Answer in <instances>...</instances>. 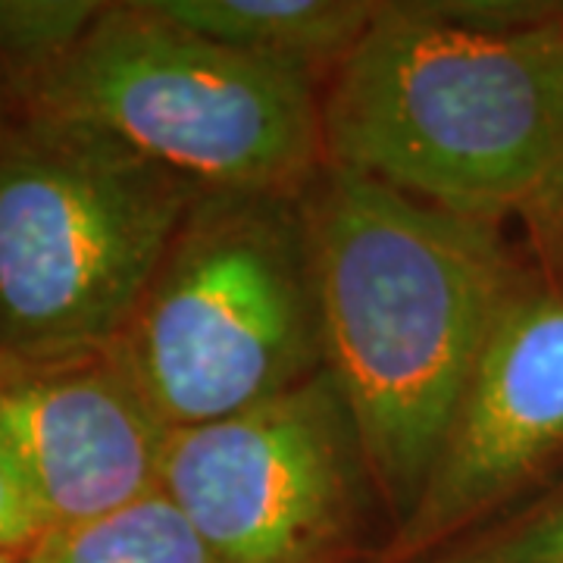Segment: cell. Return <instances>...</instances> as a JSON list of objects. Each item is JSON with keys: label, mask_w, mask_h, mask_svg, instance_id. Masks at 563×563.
<instances>
[{"label": "cell", "mask_w": 563, "mask_h": 563, "mask_svg": "<svg viewBox=\"0 0 563 563\" xmlns=\"http://www.w3.org/2000/svg\"><path fill=\"white\" fill-rule=\"evenodd\" d=\"M325 373L357 422L391 536L413 514L529 257L504 222L322 166L301 191Z\"/></svg>", "instance_id": "cell-1"}, {"label": "cell", "mask_w": 563, "mask_h": 563, "mask_svg": "<svg viewBox=\"0 0 563 563\" xmlns=\"http://www.w3.org/2000/svg\"><path fill=\"white\" fill-rule=\"evenodd\" d=\"M329 166L476 220H517L563 176V20L479 29L385 3L322 85Z\"/></svg>", "instance_id": "cell-2"}, {"label": "cell", "mask_w": 563, "mask_h": 563, "mask_svg": "<svg viewBox=\"0 0 563 563\" xmlns=\"http://www.w3.org/2000/svg\"><path fill=\"white\" fill-rule=\"evenodd\" d=\"M110 351L169 429L239 417L320 376L301 191L203 188Z\"/></svg>", "instance_id": "cell-3"}, {"label": "cell", "mask_w": 563, "mask_h": 563, "mask_svg": "<svg viewBox=\"0 0 563 563\" xmlns=\"http://www.w3.org/2000/svg\"><path fill=\"white\" fill-rule=\"evenodd\" d=\"M201 191L95 122L0 98V354L110 347Z\"/></svg>", "instance_id": "cell-4"}, {"label": "cell", "mask_w": 563, "mask_h": 563, "mask_svg": "<svg viewBox=\"0 0 563 563\" xmlns=\"http://www.w3.org/2000/svg\"><path fill=\"white\" fill-rule=\"evenodd\" d=\"M22 103L95 122L201 188L303 191L325 166L322 79L107 0L73 57Z\"/></svg>", "instance_id": "cell-5"}, {"label": "cell", "mask_w": 563, "mask_h": 563, "mask_svg": "<svg viewBox=\"0 0 563 563\" xmlns=\"http://www.w3.org/2000/svg\"><path fill=\"white\" fill-rule=\"evenodd\" d=\"M161 492L220 563H376L391 523L322 369L239 417L173 429Z\"/></svg>", "instance_id": "cell-6"}, {"label": "cell", "mask_w": 563, "mask_h": 563, "mask_svg": "<svg viewBox=\"0 0 563 563\" xmlns=\"http://www.w3.org/2000/svg\"><path fill=\"white\" fill-rule=\"evenodd\" d=\"M563 479V288L529 263L376 563H413Z\"/></svg>", "instance_id": "cell-7"}, {"label": "cell", "mask_w": 563, "mask_h": 563, "mask_svg": "<svg viewBox=\"0 0 563 563\" xmlns=\"http://www.w3.org/2000/svg\"><path fill=\"white\" fill-rule=\"evenodd\" d=\"M169 435L110 347L0 354V463L47 529L161 492Z\"/></svg>", "instance_id": "cell-8"}, {"label": "cell", "mask_w": 563, "mask_h": 563, "mask_svg": "<svg viewBox=\"0 0 563 563\" xmlns=\"http://www.w3.org/2000/svg\"><path fill=\"white\" fill-rule=\"evenodd\" d=\"M166 20L251 57L325 79L357 47L376 0H151Z\"/></svg>", "instance_id": "cell-9"}, {"label": "cell", "mask_w": 563, "mask_h": 563, "mask_svg": "<svg viewBox=\"0 0 563 563\" xmlns=\"http://www.w3.org/2000/svg\"><path fill=\"white\" fill-rule=\"evenodd\" d=\"M20 563H220L163 492L98 520L54 526Z\"/></svg>", "instance_id": "cell-10"}, {"label": "cell", "mask_w": 563, "mask_h": 563, "mask_svg": "<svg viewBox=\"0 0 563 563\" xmlns=\"http://www.w3.org/2000/svg\"><path fill=\"white\" fill-rule=\"evenodd\" d=\"M107 0H0V98L25 101L73 57Z\"/></svg>", "instance_id": "cell-11"}, {"label": "cell", "mask_w": 563, "mask_h": 563, "mask_svg": "<svg viewBox=\"0 0 563 563\" xmlns=\"http://www.w3.org/2000/svg\"><path fill=\"white\" fill-rule=\"evenodd\" d=\"M413 563H563V479Z\"/></svg>", "instance_id": "cell-12"}, {"label": "cell", "mask_w": 563, "mask_h": 563, "mask_svg": "<svg viewBox=\"0 0 563 563\" xmlns=\"http://www.w3.org/2000/svg\"><path fill=\"white\" fill-rule=\"evenodd\" d=\"M523 225V251L544 279L563 288V176L517 217Z\"/></svg>", "instance_id": "cell-13"}, {"label": "cell", "mask_w": 563, "mask_h": 563, "mask_svg": "<svg viewBox=\"0 0 563 563\" xmlns=\"http://www.w3.org/2000/svg\"><path fill=\"white\" fill-rule=\"evenodd\" d=\"M47 532L35 504L22 492L10 470L0 463V551L25 554Z\"/></svg>", "instance_id": "cell-14"}, {"label": "cell", "mask_w": 563, "mask_h": 563, "mask_svg": "<svg viewBox=\"0 0 563 563\" xmlns=\"http://www.w3.org/2000/svg\"><path fill=\"white\" fill-rule=\"evenodd\" d=\"M22 554H10V551H0V563H20Z\"/></svg>", "instance_id": "cell-15"}]
</instances>
